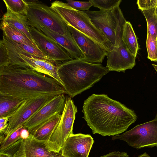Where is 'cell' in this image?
<instances>
[{"mask_svg": "<svg viewBox=\"0 0 157 157\" xmlns=\"http://www.w3.org/2000/svg\"><path fill=\"white\" fill-rule=\"evenodd\" d=\"M152 65L157 72V65L155 64H152Z\"/></svg>", "mask_w": 157, "mask_h": 157, "instance_id": "cell-37", "label": "cell"}, {"mask_svg": "<svg viewBox=\"0 0 157 157\" xmlns=\"http://www.w3.org/2000/svg\"><path fill=\"white\" fill-rule=\"evenodd\" d=\"M137 157H151L149 156L146 152H144L143 154H142Z\"/></svg>", "mask_w": 157, "mask_h": 157, "instance_id": "cell-35", "label": "cell"}, {"mask_svg": "<svg viewBox=\"0 0 157 157\" xmlns=\"http://www.w3.org/2000/svg\"><path fill=\"white\" fill-rule=\"evenodd\" d=\"M13 42L19 47L29 54L38 58L51 61L40 49L31 45L19 44L14 41Z\"/></svg>", "mask_w": 157, "mask_h": 157, "instance_id": "cell-28", "label": "cell"}, {"mask_svg": "<svg viewBox=\"0 0 157 157\" xmlns=\"http://www.w3.org/2000/svg\"><path fill=\"white\" fill-rule=\"evenodd\" d=\"M156 7L142 10L147 23V32L155 37H157Z\"/></svg>", "mask_w": 157, "mask_h": 157, "instance_id": "cell-23", "label": "cell"}, {"mask_svg": "<svg viewBox=\"0 0 157 157\" xmlns=\"http://www.w3.org/2000/svg\"><path fill=\"white\" fill-rule=\"evenodd\" d=\"M100 157H130L127 153L125 152H120L114 151L109 153L106 155Z\"/></svg>", "mask_w": 157, "mask_h": 157, "instance_id": "cell-32", "label": "cell"}, {"mask_svg": "<svg viewBox=\"0 0 157 157\" xmlns=\"http://www.w3.org/2000/svg\"><path fill=\"white\" fill-rule=\"evenodd\" d=\"M0 157H12V156L7 154L0 153Z\"/></svg>", "mask_w": 157, "mask_h": 157, "instance_id": "cell-36", "label": "cell"}, {"mask_svg": "<svg viewBox=\"0 0 157 157\" xmlns=\"http://www.w3.org/2000/svg\"><path fill=\"white\" fill-rule=\"evenodd\" d=\"M30 134L28 130L24 127L21 131L20 137L22 139H25L29 137Z\"/></svg>", "mask_w": 157, "mask_h": 157, "instance_id": "cell-34", "label": "cell"}, {"mask_svg": "<svg viewBox=\"0 0 157 157\" xmlns=\"http://www.w3.org/2000/svg\"><path fill=\"white\" fill-rule=\"evenodd\" d=\"M68 29L72 37L84 56L80 60L92 63L100 64L110 49L97 42L73 27Z\"/></svg>", "mask_w": 157, "mask_h": 157, "instance_id": "cell-11", "label": "cell"}, {"mask_svg": "<svg viewBox=\"0 0 157 157\" xmlns=\"http://www.w3.org/2000/svg\"><path fill=\"white\" fill-rule=\"evenodd\" d=\"M7 10L13 13L26 15L29 9L27 2L22 0H4Z\"/></svg>", "mask_w": 157, "mask_h": 157, "instance_id": "cell-24", "label": "cell"}, {"mask_svg": "<svg viewBox=\"0 0 157 157\" xmlns=\"http://www.w3.org/2000/svg\"><path fill=\"white\" fill-rule=\"evenodd\" d=\"M84 11L107 39L110 49L120 45L127 21L119 6L108 10Z\"/></svg>", "mask_w": 157, "mask_h": 157, "instance_id": "cell-4", "label": "cell"}, {"mask_svg": "<svg viewBox=\"0 0 157 157\" xmlns=\"http://www.w3.org/2000/svg\"><path fill=\"white\" fill-rule=\"evenodd\" d=\"M27 15L29 26L39 30L45 27L53 32L72 38L68 25L51 7L38 2H28Z\"/></svg>", "mask_w": 157, "mask_h": 157, "instance_id": "cell-6", "label": "cell"}, {"mask_svg": "<svg viewBox=\"0 0 157 157\" xmlns=\"http://www.w3.org/2000/svg\"><path fill=\"white\" fill-rule=\"evenodd\" d=\"M9 121H5L3 122L0 123V136L3 135L8 127Z\"/></svg>", "mask_w": 157, "mask_h": 157, "instance_id": "cell-33", "label": "cell"}, {"mask_svg": "<svg viewBox=\"0 0 157 157\" xmlns=\"http://www.w3.org/2000/svg\"><path fill=\"white\" fill-rule=\"evenodd\" d=\"M66 94L54 78L28 67L9 65L0 67V95L28 99Z\"/></svg>", "mask_w": 157, "mask_h": 157, "instance_id": "cell-2", "label": "cell"}, {"mask_svg": "<svg viewBox=\"0 0 157 157\" xmlns=\"http://www.w3.org/2000/svg\"><path fill=\"white\" fill-rule=\"evenodd\" d=\"M137 4L141 11L156 7L157 0H138Z\"/></svg>", "mask_w": 157, "mask_h": 157, "instance_id": "cell-31", "label": "cell"}, {"mask_svg": "<svg viewBox=\"0 0 157 157\" xmlns=\"http://www.w3.org/2000/svg\"><path fill=\"white\" fill-rule=\"evenodd\" d=\"M94 6L100 10H108L119 6L121 0H89Z\"/></svg>", "mask_w": 157, "mask_h": 157, "instance_id": "cell-27", "label": "cell"}, {"mask_svg": "<svg viewBox=\"0 0 157 157\" xmlns=\"http://www.w3.org/2000/svg\"><path fill=\"white\" fill-rule=\"evenodd\" d=\"M50 7L67 25L73 27L100 44L109 48L107 39L93 24L84 11L74 9L67 3L58 1L52 2Z\"/></svg>", "mask_w": 157, "mask_h": 157, "instance_id": "cell-5", "label": "cell"}, {"mask_svg": "<svg viewBox=\"0 0 157 157\" xmlns=\"http://www.w3.org/2000/svg\"><path fill=\"white\" fill-rule=\"evenodd\" d=\"M55 96H39L26 99L17 110L9 117L8 127L2 135L4 136V139L23 126L36 112Z\"/></svg>", "mask_w": 157, "mask_h": 157, "instance_id": "cell-10", "label": "cell"}, {"mask_svg": "<svg viewBox=\"0 0 157 157\" xmlns=\"http://www.w3.org/2000/svg\"><path fill=\"white\" fill-rule=\"evenodd\" d=\"M77 112L76 107L70 97H67L63 110L58 125L52 133L49 141L56 143L61 147L71 134Z\"/></svg>", "mask_w": 157, "mask_h": 157, "instance_id": "cell-14", "label": "cell"}, {"mask_svg": "<svg viewBox=\"0 0 157 157\" xmlns=\"http://www.w3.org/2000/svg\"><path fill=\"white\" fill-rule=\"evenodd\" d=\"M29 29L38 48L51 61L58 64L72 59L64 49L41 31L30 26Z\"/></svg>", "mask_w": 157, "mask_h": 157, "instance_id": "cell-12", "label": "cell"}, {"mask_svg": "<svg viewBox=\"0 0 157 157\" xmlns=\"http://www.w3.org/2000/svg\"><path fill=\"white\" fill-rule=\"evenodd\" d=\"M39 30L67 51L72 59H80L84 58L83 54L73 38H69L53 32L45 27L41 28Z\"/></svg>", "mask_w": 157, "mask_h": 157, "instance_id": "cell-17", "label": "cell"}, {"mask_svg": "<svg viewBox=\"0 0 157 157\" xmlns=\"http://www.w3.org/2000/svg\"><path fill=\"white\" fill-rule=\"evenodd\" d=\"M112 140H123L137 149L157 147V114L153 120L137 125L122 134L113 136Z\"/></svg>", "mask_w": 157, "mask_h": 157, "instance_id": "cell-8", "label": "cell"}, {"mask_svg": "<svg viewBox=\"0 0 157 157\" xmlns=\"http://www.w3.org/2000/svg\"><path fill=\"white\" fill-rule=\"evenodd\" d=\"M61 149L56 143L37 140L30 134L27 139L17 142L12 157H67L60 152Z\"/></svg>", "mask_w": 157, "mask_h": 157, "instance_id": "cell-9", "label": "cell"}, {"mask_svg": "<svg viewBox=\"0 0 157 157\" xmlns=\"http://www.w3.org/2000/svg\"><path fill=\"white\" fill-rule=\"evenodd\" d=\"M106 56V67L109 71L124 72L136 65V57L128 51L122 40L118 47L111 48Z\"/></svg>", "mask_w": 157, "mask_h": 157, "instance_id": "cell-16", "label": "cell"}, {"mask_svg": "<svg viewBox=\"0 0 157 157\" xmlns=\"http://www.w3.org/2000/svg\"><path fill=\"white\" fill-rule=\"evenodd\" d=\"M67 4L76 10L82 11L89 10L90 8L93 6L92 3L88 2H80L71 0H67Z\"/></svg>", "mask_w": 157, "mask_h": 157, "instance_id": "cell-30", "label": "cell"}, {"mask_svg": "<svg viewBox=\"0 0 157 157\" xmlns=\"http://www.w3.org/2000/svg\"><path fill=\"white\" fill-rule=\"evenodd\" d=\"M10 60L7 49L2 40L0 41V67H3L10 64Z\"/></svg>", "mask_w": 157, "mask_h": 157, "instance_id": "cell-29", "label": "cell"}, {"mask_svg": "<svg viewBox=\"0 0 157 157\" xmlns=\"http://www.w3.org/2000/svg\"><path fill=\"white\" fill-rule=\"evenodd\" d=\"M64 94L54 96L25 123L23 126L30 133L56 113H62L67 99Z\"/></svg>", "mask_w": 157, "mask_h": 157, "instance_id": "cell-13", "label": "cell"}, {"mask_svg": "<svg viewBox=\"0 0 157 157\" xmlns=\"http://www.w3.org/2000/svg\"><path fill=\"white\" fill-rule=\"evenodd\" d=\"M156 13H157V6L156 8Z\"/></svg>", "mask_w": 157, "mask_h": 157, "instance_id": "cell-38", "label": "cell"}, {"mask_svg": "<svg viewBox=\"0 0 157 157\" xmlns=\"http://www.w3.org/2000/svg\"><path fill=\"white\" fill-rule=\"evenodd\" d=\"M0 28L3 31V35L13 41L19 44L31 45L39 48L35 43L22 33L5 22L1 21Z\"/></svg>", "mask_w": 157, "mask_h": 157, "instance_id": "cell-21", "label": "cell"}, {"mask_svg": "<svg viewBox=\"0 0 157 157\" xmlns=\"http://www.w3.org/2000/svg\"><path fill=\"white\" fill-rule=\"evenodd\" d=\"M57 69L66 94L73 98L91 87L109 72L101 64L72 59L58 64Z\"/></svg>", "mask_w": 157, "mask_h": 157, "instance_id": "cell-3", "label": "cell"}, {"mask_svg": "<svg viewBox=\"0 0 157 157\" xmlns=\"http://www.w3.org/2000/svg\"><path fill=\"white\" fill-rule=\"evenodd\" d=\"M2 40L8 51L10 60V65L29 67L54 78L63 86L58 73L57 64L29 54L3 35Z\"/></svg>", "mask_w": 157, "mask_h": 157, "instance_id": "cell-7", "label": "cell"}, {"mask_svg": "<svg viewBox=\"0 0 157 157\" xmlns=\"http://www.w3.org/2000/svg\"><path fill=\"white\" fill-rule=\"evenodd\" d=\"M83 118L93 134L119 135L136 121L134 111L106 94H93L84 101Z\"/></svg>", "mask_w": 157, "mask_h": 157, "instance_id": "cell-1", "label": "cell"}, {"mask_svg": "<svg viewBox=\"0 0 157 157\" xmlns=\"http://www.w3.org/2000/svg\"><path fill=\"white\" fill-rule=\"evenodd\" d=\"M61 116V113H56L30 134L37 140L49 141L52 133L59 123Z\"/></svg>", "mask_w": 157, "mask_h": 157, "instance_id": "cell-18", "label": "cell"}, {"mask_svg": "<svg viewBox=\"0 0 157 157\" xmlns=\"http://www.w3.org/2000/svg\"><path fill=\"white\" fill-rule=\"evenodd\" d=\"M122 40L128 51L136 57L139 48L136 36L129 21H127L125 24Z\"/></svg>", "mask_w": 157, "mask_h": 157, "instance_id": "cell-22", "label": "cell"}, {"mask_svg": "<svg viewBox=\"0 0 157 157\" xmlns=\"http://www.w3.org/2000/svg\"><path fill=\"white\" fill-rule=\"evenodd\" d=\"M94 142L90 134L73 133L67 137L61 151L67 157H88Z\"/></svg>", "mask_w": 157, "mask_h": 157, "instance_id": "cell-15", "label": "cell"}, {"mask_svg": "<svg viewBox=\"0 0 157 157\" xmlns=\"http://www.w3.org/2000/svg\"><path fill=\"white\" fill-rule=\"evenodd\" d=\"M156 40H157V38H156ZM156 62H157V61Z\"/></svg>", "mask_w": 157, "mask_h": 157, "instance_id": "cell-39", "label": "cell"}, {"mask_svg": "<svg viewBox=\"0 0 157 157\" xmlns=\"http://www.w3.org/2000/svg\"><path fill=\"white\" fill-rule=\"evenodd\" d=\"M27 99L0 95V118L10 117Z\"/></svg>", "mask_w": 157, "mask_h": 157, "instance_id": "cell-20", "label": "cell"}, {"mask_svg": "<svg viewBox=\"0 0 157 157\" xmlns=\"http://www.w3.org/2000/svg\"><path fill=\"white\" fill-rule=\"evenodd\" d=\"M146 47L147 58L151 61H157V43L156 38L147 32Z\"/></svg>", "mask_w": 157, "mask_h": 157, "instance_id": "cell-26", "label": "cell"}, {"mask_svg": "<svg viewBox=\"0 0 157 157\" xmlns=\"http://www.w3.org/2000/svg\"><path fill=\"white\" fill-rule=\"evenodd\" d=\"M2 21L5 22L22 33L31 40L35 43L30 33L29 25L26 15L13 13L7 10L1 19Z\"/></svg>", "mask_w": 157, "mask_h": 157, "instance_id": "cell-19", "label": "cell"}, {"mask_svg": "<svg viewBox=\"0 0 157 157\" xmlns=\"http://www.w3.org/2000/svg\"><path fill=\"white\" fill-rule=\"evenodd\" d=\"M24 127L23 126L21 127L0 143V153L3 152L22 139L20 137L21 132Z\"/></svg>", "mask_w": 157, "mask_h": 157, "instance_id": "cell-25", "label": "cell"}]
</instances>
